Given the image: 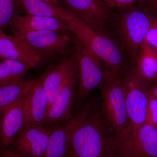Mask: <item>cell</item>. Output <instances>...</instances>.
<instances>
[{
	"instance_id": "ba28073f",
	"label": "cell",
	"mask_w": 157,
	"mask_h": 157,
	"mask_svg": "<svg viewBox=\"0 0 157 157\" xmlns=\"http://www.w3.org/2000/svg\"><path fill=\"white\" fill-rule=\"evenodd\" d=\"M99 98H88L70 120L53 128L44 157H66L74 133L85 120Z\"/></svg>"
},
{
	"instance_id": "e575fe53",
	"label": "cell",
	"mask_w": 157,
	"mask_h": 157,
	"mask_svg": "<svg viewBox=\"0 0 157 157\" xmlns=\"http://www.w3.org/2000/svg\"><path fill=\"white\" fill-rule=\"evenodd\" d=\"M156 128H157V127H156Z\"/></svg>"
},
{
	"instance_id": "f546056e",
	"label": "cell",
	"mask_w": 157,
	"mask_h": 157,
	"mask_svg": "<svg viewBox=\"0 0 157 157\" xmlns=\"http://www.w3.org/2000/svg\"><path fill=\"white\" fill-rule=\"evenodd\" d=\"M10 106L6 107H0V119H1L4 113L6 112V110L8 109V108Z\"/></svg>"
},
{
	"instance_id": "7a4b0ae2",
	"label": "cell",
	"mask_w": 157,
	"mask_h": 157,
	"mask_svg": "<svg viewBox=\"0 0 157 157\" xmlns=\"http://www.w3.org/2000/svg\"><path fill=\"white\" fill-rule=\"evenodd\" d=\"M157 18L145 8L137 6L115 11L109 33L125 52L132 66L137 63L140 45Z\"/></svg>"
},
{
	"instance_id": "4fadbf2b",
	"label": "cell",
	"mask_w": 157,
	"mask_h": 157,
	"mask_svg": "<svg viewBox=\"0 0 157 157\" xmlns=\"http://www.w3.org/2000/svg\"><path fill=\"white\" fill-rule=\"evenodd\" d=\"M42 56L29 46L24 41L15 36L0 34V59H11L25 63L31 68L37 67Z\"/></svg>"
},
{
	"instance_id": "2e32d148",
	"label": "cell",
	"mask_w": 157,
	"mask_h": 157,
	"mask_svg": "<svg viewBox=\"0 0 157 157\" xmlns=\"http://www.w3.org/2000/svg\"><path fill=\"white\" fill-rule=\"evenodd\" d=\"M76 63L74 55L66 58L58 64L45 71L43 86L48 97V110L56 100L68 74Z\"/></svg>"
},
{
	"instance_id": "83f0119b",
	"label": "cell",
	"mask_w": 157,
	"mask_h": 157,
	"mask_svg": "<svg viewBox=\"0 0 157 157\" xmlns=\"http://www.w3.org/2000/svg\"><path fill=\"white\" fill-rule=\"evenodd\" d=\"M150 93L152 95L157 98V81L151 84Z\"/></svg>"
},
{
	"instance_id": "484cf974",
	"label": "cell",
	"mask_w": 157,
	"mask_h": 157,
	"mask_svg": "<svg viewBox=\"0 0 157 157\" xmlns=\"http://www.w3.org/2000/svg\"><path fill=\"white\" fill-rule=\"evenodd\" d=\"M0 157H22L9 150V148L0 146Z\"/></svg>"
},
{
	"instance_id": "836d02e7",
	"label": "cell",
	"mask_w": 157,
	"mask_h": 157,
	"mask_svg": "<svg viewBox=\"0 0 157 157\" xmlns=\"http://www.w3.org/2000/svg\"><path fill=\"white\" fill-rule=\"evenodd\" d=\"M157 81V78H156V80H155V81Z\"/></svg>"
},
{
	"instance_id": "9c48e42d",
	"label": "cell",
	"mask_w": 157,
	"mask_h": 157,
	"mask_svg": "<svg viewBox=\"0 0 157 157\" xmlns=\"http://www.w3.org/2000/svg\"><path fill=\"white\" fill-rule=\"evenodd\" d=\"M77 81L76 63L68 74L56 100L48 109L44 127L54 128L73 117V106L77 97L76 90Z\"/></svg>"
},
{
	"instance_id": "d6a6232c",
	"label": "cell",
	"mask_w": 157,
	"mask_h": 157,
	"mask_svg": "<svg viewBox=\"0 0 157 157\" xmlns=\"http://www.w3.org/2000/svg\"><path fill=\"white\" fill-rule=\"evenodd\" d=\"M3 33L2 31L0 30V34H2Z\"/></svg>"
},
{
	"instance_id": "44dd1931",
	"label": "cell",
	"mask_w": 157,
	"mask_h": 157,
	"mask_svg": "<svg viewBox=\"0 0 157 157\" xmlns=\"http://www.w3.org/2000/svg\"><path fill=\"white\" fill-rule=\"evenodd\" d=\"M36 79L0 86V107H8L16 102L29 91Z\"/></svg>"
},
{
	"instance_id": "ffe728a7",
	"label": "cell",
	"mask_w": 157,
	"mask_h": 157,
	"mask_svg": "<svg viewBox=\"0 0 157 157\" xmlns=\"http://www.w3.org/2000/svg\"><path fill=\"white\" fill-rule=\"evenodd\" d=\"M31 68L25 63L11 59L0 63V86L15 84L24 81L26 74Z\"/></svg>"
},
{
	"instance_id": "d4e9b609",
	"label": "cell",
	"mask_w": 157,
	"mask_h": 157,
	"mask_svg": "<svg viewBox=\"0 0 157 157\" xmlns=\"http://www.w3.org/2000/svg\"><path fill=\"white\" fill-rule=\"evenodd\" d=\"M137 0H111L110 7L112 9H121L134 6Z\"/></svg>"
},
{
	"instance_id": "5b68a950",
	"label": "cell",
	"mask_w": 157,
	"mask_h": 157,
	"mask_svg": "<svg viewBox=\"0 0 157 157\" xmlns=\"http://www.w3.org/2000/svg\"><path fill=\"white\" fill-rule=\"evenodd\" d=\"M120 78L132 128V144L136 140L140 128L146 124L151 85L144 81L135 66L132 65Z\"/></svg>"
},
{
	"instance_id": "ac0fdd59",
	"label": "cell",
	"mask_w": 157,
	"mask_h": 157,
	"mask_svg": "<svg viewBox=\"0 0 157 157\" xmlns=\"http://www.w3.org/2000/svg\"><path fill=\"white\" fill-rule=\"evenodd\" d=\"M131 157H157V129L145 124L132 144Z\"/></svg>"
},
{
	"instance_id": "6da1fadb",
	"label": "cell",
	"mask_w": 157,
	"mask_h": 157,
	"mask_svg": "<svg viewBox=\"0 0 157 157\" xmlns=\"http://www.w3.org/2000/svg\"><path fill=\"white\" fill-rule=\"evenodd\" d=\"M66 157H130L126 143L100 99L74 133Z\"/></svg>"
},
{
	"instance_id": "277c9868",
	"label": "cell",
	"mask_w": 157,
	"mask_h": 157,
	"mask_svg": "<svg viewBox=\"0 0 157 157\" xmlns=\"http://www.w3.org/2000/svg\"><path fill=\"white\" fill-rule=\"evenodd\" d=\"M99 90L104 112L124 140L131 154L132 132L121 78L108 71L106 80Z\"/></svg>"
},
{
	"instance_id": "d590c367",
	"label": "cell",
	"mask_w": 157,
	"mask_h": 157,
	"mask_svg": "<svg viewBox=\"0 0 157 157\" xmlns=\"http://www.w3.org/2000/svg\"></svg>"
},
{
	"instance_id": "f1b7e54d",
	"label": "cell",
	"mask_w": 157,
	"mask_h": 157,
	"mask_svg": "<svg viewBox=\"0 0 157 157\" xmlns=\"http://www.w3.org/2000/svg\"><path fill=\"white\" fill-rule=\"evenodd\" d=\"M150 0H137V6L141 8H145L148 5Z\"/></svg>"
},
{
	"instance_id": "30bf717a",
	"label": "cell",
	"mask_w": 157,
	"mask_h": 157,
	"mask_svg": "<svg viewBox=\"0 0 157 157\" xmlns=\"http://www.w3.org/2000/svg\"><path fill=\"white\" fill-rule=\"evenodd\" d=\"M52 130L42 126L23 128L8 148L22 157H44Z\"/></svg>"
},
{
	"instance_id": "d6986e66",
	"label": "cell",
	"mask_w": 157,
	"mask_h": 157,
	"mask_svg": "<svg viewBox=\"0 0 157 157\" xmlns=\"http://www.w3.org/2000/svg\"><path fill=\"white\" fill-rule=\"evenodd\" d=\"M135 67L144 81L151 84L157 76V50L144 40L140 46Z\"/></svg>"
},
{
	"instance_id": "e0dca14e",
	"label": "cell",
	"mask_w": 157,
	"mask_h": 157,
	"mask_svg": "<svg viewBox=\"0 0 157 157\" xmlns=\"http://www.w3.org/2000/svg\"><path fill=\"white\" fill-rule=\"evenodd\" d=\"M18 9L25 14L52 17L68 21L74 17L63 7L42 0H17Z\"/></svg>"
},
{
	"instance_id": "3957f363",
	"label": "cell",
	"mask_w": 157,
	"mask_h": 157,
	"mask_svg": "<svg viewBox=\"0 0 157 157\" xmlns=\"http://www.w3.org/2000/svg\"><path fill=\"white\" fill-rule=\"evenodd\" d=\"M67 22L70 32L99 57L113 75L121 78L130 67L127 54L114 38L100 33L75 16Z\"/></svg>"
},
{
	"instance_id": "4316f807",
	"label": "cell",
	"mask_w": 157,
	"mask_h": 157,
	"mask_svg": "<svg viewBox=\"0 0 157 157\" xmlns=\"http://www.w3.org/2000/svg\"><path fill=\"white\" fill-rule=\"evenodd\" d=\"M145 9L153 13L157 17V0H150Z\"/></svg>"
},
{
	"instance_id": "9a60e30c",
	"label": "cell",
	"mask_w": 157,
	"mask_h": 157,
	"mask_svg": "<svg viewBox=\"0 0 157 157\" xmlns=\"http://www.w3.org/2000/svg\"><path fill=\"white\" fill-rule=\"evenodd\" d=\"M13 34L20 32L51 31L63 33L70 31L67 23L64 21L52 18L17 14L10 25Z\"/></svg>"
},
{
	"instance_id": "52a82bcc",
	"label": "cell",
	"mask_w": 157,
	"mask_h": 157,
	"mask_svg": "<svg viewBox=\"0 0 157 157\" xmlns=\"http://www.w3.org/2000/svg\"><path fill=\"white\" fill-rule=\"evenodd\" d=\"M64 9L100 33L111 36L115 11L101 0H61ZM112 37V36H111Z\"/></svg>"
},
{
	"instance_id": "4dcf8cb0",
	"label": "cell",
	"mask_w": 157,
	"mask_h": 157,
	"mask_svg": "<svg viewBox=\"0 0 157 157\" xmlns=\"http://www.w3.org/2000/svg\"><path fill=\"white\" fill-rule=\"evenodd\" d=\"M42 1H45L48 2L52 3V4H54V5H59V0H42Z\"/></svg>"
},
{
	"instance_id": "7402d4cb",
	"label": "cell",
	"mask_w": 157,
	"mask_h": 157,
	"mask_svg": "<svg viewBox=\"0 0 157 157\" xmlns=\"http://www.w3.org/2000/svg\"><path fill=\"white\" fill-rule=\"evenodd\" d=\"M17 1L0 0V30L10 26L14 17L18 14Z\"/></svg>"
},
{
	"instance_id": "cb8c5ba5",
	"label": "cell",
	"mask_w": 157,
	"mask_h": 157,
	"mask_svg": "<svg viewBox=\"0 0 157 157\" xmlns=\"http://www.w3.org/2000/svg\"><path fill=\"white\" fill-rule=\"evenodd\" d=\"M145 40L152 47L157 50V18L151 27Z\"/></svg>"
},
{
	"instance_id": "8992f818",
	"label": "cell",
	"mask_w": 157,
	"mask_h": 157,
	"mask_svg": "<svg viewBox=\"0 0 157 157\" xmlns=\"http://www.w3.org/2000/svg\"><path fill=\"white\" fill-rule=\"evenodd\" d=\"M78 74L76 97L78 109L82 106L93 90L104 84L108 70L104 63L76 37L73 39Z\"/></svg>"
},
{
	"instance_id": "5bb4252c",
	"label": "cell",
	"mask_w": 157,
	"mask_h": 157,
	"mask_svg": "<svg viewBox=\"0 0 157 157\" xmlns=\"http://www.w3.org/2000/svg\"><path fill=\"white\" fill-rule=\"evenodd\" d=\"M28 92L11 105L0 119V146L2 147L9 148L23 127L24 109Z\"/></svg>"
},
{
	"instance_id": "7c38bea8",
	"label": "cell",
	"mask_w": 157,
	"mask_h": 157,
	"mask_svg": "<svg viewBox=\"0 0 157 157\" xmlns=\"http://www.w3.org/2000/svg\"><path fill=\"white\" fill-rule=\"evenodd\" d=\"M45 73L39 78L29 91L24 106L23 128L35 126L44 127L48 111V95L43 86Z\"/></svg>"
},
{
	"instance_id": "603a6c76",
	"label": "cell",
	"mask_w": 157,
	"mask_h": 157,
	"mask_svg": "<svg viewBox=\"0 0 157 157\" xmlns=\"http://www.w3.org/2000/svg\"><path fill=\"white\" fill-rule=\"evenodd\" d=\"M146 124L155 128L157 126V98L151 93L147 110Z\"/></svg>"
},
{
	"instance_id": "1f68e13d",
	"label": "cell",
	"mask_w": 157,
	"mask_h": 157,
	"mask_svg": "<svg viewBox=\"0 0 157 157\" xmlns=\"http://www.w3.org/2000/svg\"><path fill=\"white\" fill-rule=\"evenodd\" d=\"M101 1L106 3V4H107L109 7H110V6H111V0H101ZM110 8H111V7H110Z\"/></svg>"
},
{
	"instance_id": "8fae6325",
	"label": "cell",
	"mask_w": 157,
	"mask_h": 157,
	"mask_svg": "<svg viewBox=\"0 0 157 157\" xmlns=\"http://www.w3.org/2000/svg\"><path fill=\"white\" fill-rule=\"evenodd\" d=\"M42 56L64 51L71 42L70 37L63 33L51 31L20 32L14 33Z\"/></svg>"
}]
</instances>
